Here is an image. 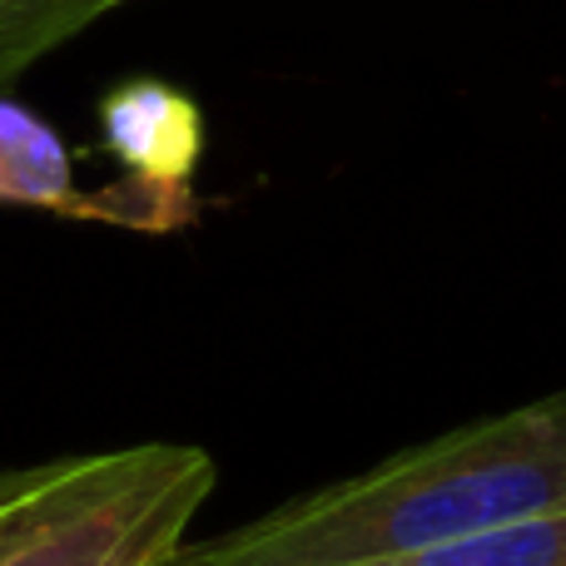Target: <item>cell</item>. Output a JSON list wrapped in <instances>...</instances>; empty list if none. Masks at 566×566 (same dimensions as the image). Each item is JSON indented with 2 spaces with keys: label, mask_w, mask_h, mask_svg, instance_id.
<instances>
[{
  "label": "cell",
  "mask_w": 566,
  "mask_h": 566,
  "mask_svg": "<svg viewBox=\"0 0 566 566\" xmlns=\"http://www.w3.org/2000/svg\"><path fill=\"white\" fill-rule=\"evenodd\" d=\"M566 507V388L185 547L195 566H363Z\"/></svg>",
  "instance_id": "6da1fadb"
},
{
  "label": "cell",
  "mask_w": 566,
  "mask_h": 566,
  "mask_svg": "<svg viewBox=\"0 0 566 566\" xmlns=\"http://www.w3.org/2000/svg\"><path fill=\"white\" fill-rule=\"evenodd\" d=\"M214 458L139 442L0 472V566H155L214 492Z\"/></svg>",
  "instance_id": "7a4b0ae2"
},
{
  "label": "cell",
  "mask_w": 566,
  "mask_h": 566,
  "mask_svg": "<svg viewBox=\"0 0 566 566\" xmlns=\"http://www.w3.org/2000/svg\"><path fill=\"white\" fill-rule=\"evenodd\" d=\"M105 149L125 165V175L149 185L189 189L199 155H205V115L189 95L159 80H129L109 90L99 105Z\"/></svg>",
  "instance_id": "3957f363"
},
{
  "label": "cell",
  "mask_w": 566,
  "mask_h": 566,
  "mask_svg": "<svg viewBox=\"0 0 566 566\" xmlns=\"http://www.w3.org/2000/svg\"><path fill=\"white\" fill-rule=\"evenodd\" d=\"M0 205L85 219V195L75 189L60 135L15 99H0Z\"/></svg>",
  "instance_id": "277c9868"
},
{
  "label": "cell",
  "mask_w": 566,
  "mask_h": 566,
  "mask_svg": "<svg viewBox=\"0 0 566 566\" xmlns=\"http://www.w3.org/2000/svg\"><path fill=\"white\" fill-rule=\"evenodd\" d=\"M363 566H566V507Z\"/></svg>",
  "instance_id": "5b68a950"
},
{
  "label": "cell",
  "mask_w": 566,
  "mask_h": 566,
  "mask_svg": "<svg viewBox=\"0 0 566 566\" xmlns=\"http://www.w3.org/2000/svg\"><path fill=\"white\" fill-rule=\"evenodd\" d=\"M119 0H0V85L65 45Z\"/></svg>",
  "instance_id": "8992f818"
}]
</instances>
